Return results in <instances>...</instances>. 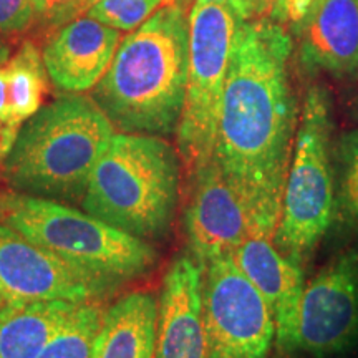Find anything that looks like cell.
<instances>
[{
	"label": "cell",
	"mask_w": 358,
	"mask_h": 358,
	"mask_svg": "<svg viewBox=\"0 0 358 358\" xmlns=\"http://www.w3.org/2000/svg\"><path fill=\"white\" fill-rule=\"evenodd\" d=\"M241 271L256 285L274 317L275 345L280 352H299V324L303 289V268L287 261L272 241L249 234L236 249Z\"/></svg>",
	"instance_id": "4fadbf2b"
},
{
	"label": "cell",
	"mask_w": 358,
	"mask_h": 358,
	"mask_svg": "<svg viewBox=\"0 0 358 358\" xmlns=\"http://www.w3.org/2000/svg\"><path fill=\"white\" fill-rule=\"evenodd\" d=\"M332 229L345 239L358 237V127L334 145Z\"/></svg>",
	"instance_id": "d6986e66"
},
{
	"label": "cell",
	"mask_w": 358,
	"mask_h": 358,
	"mask_svg": "<svg viewBox=\"0 0 358 358\" xmlns=\"http://www.w3.org/2000/svg\"><path fill=\"white\" fill-rule=\"evenodd\" d=\"M0 222L115 287L145 275L158 261L156 249L145 239L60 201L15 191L2 192Z\"/></svg>",
	"instance_id": "5b68a950"
},
{
	"label": "cell",
	"mask_w": 358,
	"mask_h": 358,
	"mask_svg": "<svg viewBox=\"0 0 358 358\" xmlns=\"http://www.w3.org/2000/svg\"><path fill=\"white\" fill-rule=\"evenodd\" d=\"M277 0H237L232 7L243 20H256L268 17Z\"/></svg>",
	"instance_id": "d4e9b609"
},
{
	"label": "cell",
	"mask_w": 358,
	"mask_h": 358,
	"mask_svg": "<svg viewBox=\"0 0 358 358\" xmlns=\"http://www.w3.org/2000/svg\"><path fill=\"white\" fill-rule=\"evenodd\" d=\"M83 0H35L37 3V24L48 30L69 24L80 15Z\"/></svg>",
	"instance_id": "cb8c5ba5"
},
{
	"label": "cell",
	"mask_w": 358,
	"mask_h": 358,
	"mask_svg": "<svg viewBox=\"0 0 358 358\" xmlns=\"http://www.w3.org/2000/svg\"><path fill=\"white\" fill-rule=\"evenodd\" d=\"M37 24L35 0H0V34H24Z\"/></svg>",
	"instance_id": "603a6c76"
},
{
	"label": "cell",
	"mask_w": 358,
	"mask_h": 358,
	"mask_svg": "<svg viewBox=\"0 0 358 358\" xmlns=\"http://www.w3.org/2000/svg\"><path fill=\"white\" fill-rule=\"evenodd\" d=\"M2 307H3V302H2V299H0V312H2Z\"/></svg>",
	"instance_id": "4dcf8cb0"
},
{
	"label": "cell",
	"mask_w": 358,
	"mask_h": 358,
	"mask_svg": "<svg viewBox=\"0 0 358 358\" xmlns=\"http://www.w3.org/2000/svg\"><path fill=\"white\" fill-rule=\"evenodd\" d=\"M2 129H3V123L0 122V136H2Z\"/></svg>",
	"instance_id": "f546056e"
},
{
	"label": "cell",
	"mask_w": 358,
	"mask_h": 358,
	"mask_svg": "<svg viewBox=\"0 0 358 358\" xmlns=\"http://www.w3.org/2000/svg\"><path fill=\"white\" fill-rule=\"evenodd\" d=\"M10 57V47H8L6 35L0 34V65H3Z\"/></svg>",
	"instance_id": "4316f807"
},
{
	"label": "cell",
	"mask_w": 358,
	"mask_h": 358,
	"mask_svg": "<svg viewBox=\"0 0 358 358\" xmlns=\"http://www.w3.org/2000/svg\"><path fill=\"white\" fill-rule=\"evenodd\" d=\"M115 136L93 98L70 93L22 124L2 163L12 191L53 201H82L88 179Z\"/></svg>",
	"instance_id": "3957f363"
},
{
	"label": "cell",
	"mask_w": 358,
	"mask_h": 358,
	"mask_svg": "<svg viewBox=\"0 0 358 358\" xmlns=\"http://www.w3.org/2000/svg\"><path fill=\"white\" fill-rule=\"evenodd\" d=\"M322 2L324 0H277L267 19L280 24L295 37Z\"/></svg>",
	"instance_id": "7402d4cb"
},
{
	"label": "cell",
	"mask_w": 358,
	"mask_h": 358,
	"mask_svg": "<svg viewBox=\"0 0 358 358\" xmlns=\"http://www.w3.org/2000/svg\"><path fill=\"white\" fill-rule=\"evenodd\" d=\"M78 306L65 301L3 306L0 312V358H37Z\"/></svg>",
	"instance_id": "e0dca14e"
},
{
	"label": "cell",
	"mask_w": 358,
	"mask_h": 358,
	"mask_svg": "<svg viewBox=\"0 0 358 358\" xmlns=\"http://www.w3.org/2000/svg\"><path fill=\"white\" fill-rule=\"evenodd\" d=\"M115 289L0 222V299L3 306L65 301L90 303Z\"/></svg>",
	"instance_id": "9c48e42d"
},
{
	"label": "cell",
	"mask_w": 358,
	"mask_h": 358,
	"mask_svg": "<svg viewBox=\"0 0 358 358\" xmlns=\"http://www.w3.org/2000/svg\"><path fill=\"white\" fill-rule=\"evenodd\" d=\"M332 96L312 85L303 98L294 155L282 198L275 249L295 266L306 267L332 226L334 213Z\"/></svg>",
	"instance_id": "8992f818"
},
{
	"label": "cell",
	"mask_w": 358,
	"mask_h": 358,
	"mask_svg": "<svg viewBox=\"0 0 358 358\" xmlns=\"http://www.w3.org/2000/svg\"><path fill=\"white\" fill-rule=\"evenodd\" d=\"M12 120L10 93H8V70L7 65H0V122L6 124Z\"/></svg>",
	"instance_id": "484cf974"
},
{
	"label": "cell",
	"mask_w": 358,
	"mask_h": 358,
	"mask_svg": "<svg viewBox=\"0 0 358 358\" xmlns=\"http://www.w3.org/2000/svg\"><path fill=\"white\" fill-rule=\"evenodd\" d=\"M294 37L244 20L232 43L213 161L239 198L250 234L274 239L301 110L290 83Z\"/></svg>",
	"instance_id": "6da1fadb"
},
{
	"label": "cell",
	"mask_w": 358,
	"mask_h": 358,
	"mask_svg": "<svg viewBox=\"0 0 358 358\" xmlns=\"http://www.w3.org/2000/svg\"><path fill=\"white\" fill-rule=\"evenodd\" d=\"M120 30L92 17H77L53 30L43 47V65L58 90L82 93L95 88L113 60Z\"/></svg>",
	"instance_id": "5bb4252c"
},
{
	"label": "cell",
	"mask_w": 358,
	"mask_h": 358,
	"mask_svg": "<svg viewBox=\"0 0 358 358\" xmlns=\"http://www.w3.org/2000/svg\"><path fill=\"white\" fill-rule=\"evenodd\" d=\"M103 312L95 303H80L37 358H92Z\"/></svg>",
	"instance_id": "ffe728a7"
},
{
	"label": "cell",
	"mask_w": 358,
	"mask_h": 358,
	"mask_svg": "<svg viewBox=\"0 0 358 358\" xmlns=\"http://www.w3.org/2000/svg\"><path fill=\"white\" fill-rule=\"evenodd\" d=\"M155 358H209L203 322V267L191 254L174 259L163 279Z\"/></svg>",
	"instance_id": "7c38bea8"
},
{
	"label": "cell",
	"mask_w": 358,
	"mask_h": 358,
	"mask_svg": "<svg viewBox=\"0 0 358 358\" xmlns=\"http://www.w3.org/2000/svg\"><path fill=\"white\" fill-rule=\"evenodd\" d=\"M189 181L185 231L189 254L204 268L234 254L250 231L243 204L213 159L191 173Z\"/></svg>",
	"instance_id": "8fae6325"
},
{
	"label": "cell",
	"mask_w": 358,
	"mask_h": 358,
	"mask_svg": "<svg viewBox=\"0 0 358 358\" xmlns=\"http://www.w3.org/2000/svg\"><path fill=\"white\" fill-rule=\"evenodd\" d=\"M294 38L307 73L358 75V0H324Z\"/></svg>",
	"instance_id": "9a60e30c"
},
{
	"label": "cell",
	"mask_w": 358,
	"mask_h": 358,
	"mask_svg": "<svg viewBox=\"0 0 358 358\" xmlns=\"http://www.w3.org/2000/svg\"><path fill=\"white\" fill-rule=\"evenodd\" d=\"M96 2H100V0H83L82 7H80V15H82V13H85V12H88L90 8L95 6Z\"/></svg>",
	"instance_id": "f1b7e54d"
},
{
	"label": "cell",
	"mask_w": 358,
	"mask_h": 358,
	"mask_svg": "<svg viewBox=\"0 0 358 358\" xmlns=\"http://www.w3.org/2000/svg\"><path fill=\"white\" fill-rule=\"evenodd\" d=\"M189 69V12L163 3L122 42L93 100L122 133L169 136L178 129Z\"/></svg>",
	"instance_id": "7a4b0ae2"
},
{
	"label": "cell",
	"mask_w": 358,
	"mask_h": 358,
	"mask_svg": "<svg viewBox=\"0 0 358 358\" xmlns=\"http://www.w3.org/2000/svg\"><path fill=\"white\" fill-rule=\"evenodd\" d=\"M181 2L186 3V6H187V3H189V0H181ZM196 2H198V3H204V2H224V3H229V6L234 7L237 0H194V3Z\"/></svg>",
	"instance_id": "83f0119b"
},
{
	"label": "cell",
	"mask_w": 358,
	"mask_h": 358,
	"mask_svg": "<svg viewBox=\"0 0 358 358\" xmlns=\"http://www.w3.org/2000/svg\"><path fill=\"white\" fill-rule=\"evenodd\" d=\"M168 2H171V0H168Z\"/></svg>",
	"instance_id": "1f68e13d"
},
{
	"label": "cell",
	"mask_w": 358,
	"mask_h": 358,
	"mask_svg": "<svg viewBox=\"0 0 358 358\" xmlns=\"http://www.w3.org/2000/svg\"><path fill=\"white\" fill-rule=\"evenodd\" d=\"M179 186L181 158L163 136L118 133L93 169L82 206L116 229L158 239L173 226Z\"/></svg>",
	"instance_id": "277c9868"
},
{
	"label": "cell",
	"mask_w": 358,
	"mask_h": 358,
	"mask_svg": "<svg viewBox=\"0 0 358 358\" xmlns=\"http://www.w3.org/2000/svg\"><path fill=\"white\" fill-rule=\"evenodd\" d=\"M158 301L131 292L103 312L92 358H155Z\"/></svg>",
	"instance_id": "2e32d148"
},
{
	"label": "cell",
	"mask_w": 358,
	"mask_h": 358,
	"mask_svg": "<svg viewBox=\"0 0 358 358\" xmlns=\"http://www.w3.org/2000/svg\"><path fill=\"white\" fill-rule=\"evenodd\" d=\"M168 0H100L87 12L88 17L115 30H134L150 19Z\"/></svg>",
	"instance_id": "44dd1931"
},
{
	"label": "cell",
	"mask_w": 358,
	"mask_h": 358,
	"mask_svg": "<svg viewBox=\"0 0 358 358\" xmlns=\"http://www.w3.org/2000/svg\"><path fill=\"white\" fill-rule=\"evenodd\" d=\"M243 19L229 3H192L186 98L176 129L187 176L213 159L232 43Z\"/></svg>",
	"instance_id": "52a82bcc"
},
{
	"label": "cell",
	"mask_w": 358,
	"mask_h": 358,
	"mask_svg": "<svg viewBox=\"0 0 358 358\" xmlns=\"http://www.w3.org/2000/svg\"><path fill=\"white\" fill-rule=\"evenodd\" d=\"M203 322L209 358H268L274 317L234 254L203 268Z\"/></svg>",
	"instance_id": "ba28073f"
},
{
	"label": "cell",
	"mask_w": 358,
	"mask_h": 358,
	"mask_svg": "<svg viewBox=\"0 0 358 358\" xmlns=\"http://www.w3.org/2000/svg\"><path fill=\"white\" fill-rule=\"evenodd\" d=\"M358 347V237L330 259L303 289L299 350L337 358Z\"/></svg>",
	"instance_id": "30bf717a"
},
{
	"label": "cell",
	"mask_w": 358,
	"mask_h": 358,
	"mask_svg": "<svg viewBox=\"0 0 358 358\" xmlns=\"http://www.w3.org/2000/svg\"><path fill=\"white\" fill-rule=\"evenodd\" d=\"M8 70V93H10L12 120L0 136V161L6 158L22 124L42 108L48 93V73L45 70L42 53L32 42H24L10 60Z\"/></svg>",
	"instance_id": "ac0fdd59"
}]
</instances>
